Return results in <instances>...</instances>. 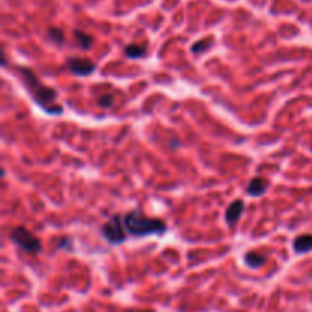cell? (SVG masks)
Segmentation results:
<instances>
[{
    "mask_svg": "<svg viewBox=\"0 0 312 312\" xmlns=\"http://www.w3.org/2000/svg\"><path fill=\"white\" fill-rule=\"evenodd\" d=\"M123 224L127 232L133 236L161 235L166 232V224L157 218H148L139 210H131L123 216Z\"/></svg>",
    "mask_w": 312,
    "mask_h": 312,
    "instance_id": "1",
    "label": "cell"
},
{
    "mask_svg": "<svg viewBox=\"0 0 312 312\" xmlns=\"http://www.w3.org/2000/svg\"><path fill=\"white\" fill-rule=\"evenodd\" d=\"M20 70H22V73H23V76H25L26 86L29 87L31 93L34 95L35 101L40 104L41 107H45L49 113L56 114V111H55L53 108H51V107H52V104H53V101L56 99V92H55L53 89H51V87H46V86L41 84L40 79H38L29 69H20Z\"/></svg>",
    "mask_w": 312,
    "mask_h": 312,
    "instance_id": "2",
    "label": "cell"
},
{
    "mask_svg": "<svg viewBox=\"0 0 312 312\" xmlns=\"http://www.w3.org/2000/svg\"><path fill=\"white\" fill-rule=\"evenodd\" d=\"M11 241L18 245L20 248H23L26 253L29 255H37L41 252V242L28 230V228L22 227V225H18L15 227L14 230L11 232L9 235Z\"/></svg>",
    "mask_w": 312,
    "mask_h": 312,
    "instance_id": "3",
    "label": "cell"
},
{
    "mask_svg": "<svg viewBox=\"0 0 312 312\" xmlns=\"http://www.w3.org/2000/svg\"><path fill=\"white\" fill-rule=\"evenodd\" d=\"M125 224H122V218L119 215L111 216L102 227V236L105 238L110 244H122L125 239H127V235H125Z\"/></svg>",
    "mask_w": 312,
    "mask_h": 312,
    "instance_id": "4",
    "label": "cell"
},
{
    "mask_svg": "<svg viewBox=\"0 0 312 312\" xmlns=\"http://www.w3.org/2000/svg\"><path fill=\"white\" fill-rule=\"evenodd\" d=\"M67 66L70 69V72L76 76H87V75H92L96 69L95 62L87 59V58H69L67 61Z\"/></svg>",
    "mask_w": 312,
    "mask_h": 312,
    "instance_id": "5",
    "label": "cell"
},
{
    "mask_svg": "<svg viewBox=\"0 0 312 312\" xmlns=\"http://www.w3.org/2000/svg\"><path fill=\"white\" fill-rule=\"evenodd\" d=\"M242 210H244V201H241V200L233 201L230 206L227 207V210H225V221L230 224V225L235 224L241 218Z\"/></svg>",
    "mask_w": 312,
    "mask_h": 312,
    "instance_id": "6",
    "label": "cell"
},
{
    "mask_svg": "<svg viewBox=\"0 0 312 312\" xmlns=\"http://www.w3.org/2000/svg\"><path fill=\"white\" fill-rule=\"evenodd\" d=\"M266 187H268V181L263 180V178L256 177V178H253L252 181H250V184L247 187V192H248V195H252V197H260L266 191Z\"/></svg>",
    "mask_w": 312,
    "mask_h": 312,
    "instance_id": "7",
    "label": "cell"
},
{
    "mask_svg": "<svg viewBox=\"0 0 312 312\" xmlns=\"http://www.w3.org/2000/svg\"><path fill=\"white\" fill-rule=\"evenodd\" d=\"M296 253H308L312 252V235H300L294 239L293 244Z\"/></svg>",
    "mask_w": 312,
    "mask_h": 312,
    "instance_id": "8",
    "label": "cell"
},
{
    "mask_svg": "<svg viewBox=\"0 0 312 312\" xmlns=\"http://www.w3.org/2000/svg\"><path fill=\"white\" fill-rule=\"evenodd\" d=\"M245 263L250 266V268H259L265 263L266 260V256L265 255H260V253H256V252H248L244 258Z\"/></svg>",
    "mask_w": 312,
    "mask_h": 312,
    "instance_id": "9",
    "label": "cell"
},
{
    "mask_svg": "<svg viewBox=\"0 0 312 312\" xmlns=\"http://www.w3.org/2000/svg\"><path fill=\"white\" fill-rule=\"evenodd\" d=\"M73 34H75V37H76V40H78V43H79V46H81L82 49H89V48L92 46V43H93V37H92V35H89V34H86V32H82V31H79V29H76Z\"/></svg>",
    "mask_w": 312,
    "mask_h": 312,
    "instance_id": "10",
    "label": "cell"
},
{
    "mask_svg": "<svg viewBox=\"0 0 312 312\" xmlns=\"http://www.w3.org/2000/svg\"><path fill=\"white\" fill-rule=\"evenodd\" d=\"M145 53H147V49H145L143 46L140 45H128L127 48H125V55L130 56V58H142Z\"/></svg>",
    "mask_w": 312,
    "mask_h": 312,
    "instance_id": "11",
    "label": "cell"
},
{
    "mask_svg": "<svg viewBox=\"0 0 312 312\" xmlns=\"http://www.w3.org/2000/svg\"><path fill=\"white\" fill-rule=\"evenodd\" d=\"M48 35H49V38L53 41V43H56V45H61L62 41H64V32H62L59 28H51L48 31Z\"/></svg>",
    "mask_w": 312,
    "mask_h": 312,
    "instance_id": "12",
    "label": "cell"
},
{
    "mask_svg": "<svg viewBox=\"0 0 312 312\" xmlns=\"http://www.w3.org/2000/svg\"><path fill=\"white\" fill-rule=\"evenodd\" d=\"M209 45H210V40H200V41H197V43L192 46V52L194 53H201V52H204L207 48H209Z\"/></svg>",
    "mask_w": 312,
    "mask_h": 312,
    "instance_id": "13",
    "label": "cell"
},
{
    "mask_svg": "<svg viewBox=\"0 0 312 312\" xmlns=\"http://www.w3.org/2000/svg\"><path fill=\"white\" fill-rule=\"evenodd\" d=\"M98 104H99V107L102 108H108L113 105V95H102L99 99H98Z\"/></svg>",
    "mask_w": 312,
    "mask_h": 312,
    "instance_id": "14",
    "label": "cell"
},
{
    "mask_svg": "<svg viewBox=\"0 0 312 312\" xmlns=\"http://www.w3.org/2000/svg\"><path fill=\"white\" fill-rule=\"evenodd\" d=\"M140 312H153V311H140Z\"/></svg>",
    "mask_w": 312,
    "mask_h": 312,
    "instance_id": "15",
    "label": "cell"
}]
</instances>
